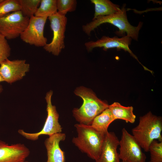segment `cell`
<instances>
[{
  "label": "cell",
  "instance_id": "cell-2",
  "mask_svg": "<svg viewBox=\"0 0 162 162\" xmlns=\"http://www.w3.org/2000/svg\"><path fill=\"white\" fill-rule=\"evenodd\" d=\"M125 4L119 12L113 14L98 16L90 22L83 25V31L88 36L91 32L102 24L109 23L118 29V34L120 36L126 34L127 36L134 40H137L140 31L142 23L140 22L137 26L131 25L128 21Z\"/></svg>",
  "mask_w": 162,
  "mask_h": 162
},
{
  "label": "cell",
  "instance_id": "cell-11",
  "mask_svg": "<svg viewBox=\"0 0 162 162\" xmlns=\"http://www.w3.org/2000/svg\"><path fill=\"white\" fill-rule=\"evenodd\" d=\"M132 39L131 38L127 35L121 38H118L116 36L110 37L103 36L100 39L95 41H90L86 42L84 45L88 52H91L94 48L97 47H102L105 51L110 48H114L122 49L128 52L140 63L137 57L129 47Z\"/></svg>",
  "mask_w": 162,
  "mask_h": 162
},
{
  "label": "cell",
  "instance_id": "cell-4",
  "mask_svg": "<svg viewBox=\"0 0 162 162\" xmlns=\"http://www.w3.org/2000/svg\"><path fill=\"white\" fill-rule=\"evenodd\" d=\"M74 126L77 136L73 138L72 142L81 151L96 160L100 154L106 133L98 131L91 125L76 124Z\"/></svg>",
  "mask_w": 162,
  "mask_h": 162
},
{
  "label": "cell",
  "instance_id": "cell-9",
  "mask_svg": "<svg viewBox=\"0 0 162 162\" xmlns=\"http://www.w3.org/2000/svg\"><path fill=\"white\" fill-rule=\"evenodd\" d=\"M47 19L35 16L30 17L27 26L20 36L21 39L30 45L44 47L47 41L44 34Z\"/></svg>",
  "mask_w": 162,
  "mask_h": 162
},
{
  "label": "cell",
  "instance_id": "cell-3",
  "mask_svg": "<svg viewBox=\"0 0 162 162\" xmlns=\"http://www.w3.org/2000/svg\"><path fill=\"white\" fill-rule=\"evenodd\" d=\"M162 118L149 112L140 117L138 124L132 129V133L142 148L148 152L153 141L162 142Z\"/></svg>",
  "mask_w": 162,
  "mask_h": 162
},
{
  "label": "cell",
  "instance_id": "cell-20",
  "mask_svg": "<svg viewBox=\"0 0 162 162\" xmlns=\"http://www.w3.org/2000/svg\"><path fill=\"white\" fill-rule=\"evenodd\" d=\"M19 10L20 7L18 0H3L0 3V18Z\"/></svg>",
  "mask_w": 162,
  "mask_h": 162
},
{
  "label": "cell",
  "instance_id": "cell-25",
  "mask_svg": "<svg viewBox=\"0 0 162 162\" xmlns=\"http://www.w3.org/2000/svg\"><path fill=\"white\" fill-rule=\"evenodd\" d=\"M3 81H4L0 75V82Z\"/></svg>",
  "mask_w": 162,
  "mask_h": 162
},
{
  "label": "cell",
  "instance_id": "cell-10",
  "mask_svg": "<svg viewBox=\"0 0 162 162\" xmlns=\"http://www.w3.org/2000/svg\"><path fill=\"white\" fill-rule=\"evenodd\" d=\"M0 65V75L4 81L10 84L23 78L30 68L29 64L25 60H10L8 58Z\"/></svg>",
  "mask_w": 162,
  "mask_h": 162
},
{
  "label": "cell",
  "instance_id": "cell-21",
  "mask_svg": "<svg viewBox=\"0 0 162 162\" xmlns=\"http://www.w3.org/2000/svg\"><path fill=\"white\" fill-rule=\"evenodd\" d=\"M148 151L151 162H162V142L153 141L149 146Z\"/></svg>",
  "mask_w": 162,
  "mask_h": 162
},
{
  "label": "cell",
  "instance_id": "cell-12",
  "mask_svg": "<svg viewBox=\"0 0 162 162\" xmlns=\"http://www.w3.org/2000/svg\"><path fill=\"white\" fill-rule=\"evenodd\" d=\"M30 153L29 149L24 144L9 145L0 140V162H22Z\"/></svg>",
  "mask_w": 162,
  "mask_h": 162
},
{
  "label": "cell",
  "instance_id": "cell-7",
  "mask_svg": "<svg viewBox=\"0 0 162 162\" xmlns=\"http://www.w3.org/2000/svg\"><path fill=\"white\" fill-rule=\"evenodd\" d=\"M29 19L24 16L20 10L0 18V34L7 39H15L20 36L26 28Z\"/></svg>",
  "mask_w": 162,
  "mask_h": 162
},
{
  "label": "cell",
  "instance_id": "cell-5",
  "mask_svg": "<svg viewBox=\"0 0 162 162\" xmlns=\"http://www.w3.org/2000/svg\"><path fill=\"white\" fill-rule=\"evenodd\" d=\"M53 94L52 90L47 92L45 99L47 103V117L44 126L39 132L35 133H27L23 130L20 129L18 133L27 139L36 140L41 135H48L49 136L54 134L61 133L62 128L58 122L59 115L55 106L51 103V97Z\"/></svg>",
  "mask_w": 162,
  "mask_h": 162
},
{
  "label": "cell",
  "instance_id": "cell-28",
  "mask_svg": "<svg viewBox=\"0 0 162 162\" xmlns=\"http://www.w3.org/2000/svg\"><path fill=\"white\" fill-rule=\"evenodd\" d=\"M22 162H28V161H25Z\"/></svg>",
  "mask_w": 162,
  "mask_h": 162
},
{
  "label": "cell",
  "instance_id": "cell-22",
  "mask_svg": "<svg viewBox=\"0 0 162 162\" xmlns=\"http://www.w3.org/2000/svg\"><path fill=\"white\" fill-rule=\"evenodd\" d=\"M57 12L65 16L68 12L75 10L77 5L76 0H56Z\"/></svg>",
  "mask_w": 162,
  "mask_h": 162
},
{
  "label": "cell",
  "instance_id": "cell-1",
  "mask_svg": "<svg viewBox=\"0 0 162 162\" xmlns=\"http://www.w3.org/2000/svg\"><path fill=\"white\" fill-rule=\"evenodd\" d=\"M75 94L80 97L83 103L79 108L73 110V116L79 124L91 125L94 118L108 108L106 101L98 98L91 90L83 87L77 88Z\"/></svg>",
  "mask_w": 162,
  "mask_h": 162
},
{
  "label": "cell",
  "instance_id": "cell-17",
  "mask_svg": "<svg viewBox=\"0 0 162 162\" xmlns=\"http://www.w3.org/2000/svg\"><path fill=\"white\" fill-rule=\"evenodd\" d=\"M114 120L111 111L107 108L94 118L91 125L98 131L106 134L109 125Z\"/></svg>",
  "mask_w": 162,
  "mask_h": 162
},
{
  "label": "cell",
  "instance_id": "cell-16",
  "mask_svg": "<svg viewBox=\"0 0 162 162\" xmlns=\"http://www.w3.org/2000/svg\"><path fill=\"white\" fill-rule=\"evenodd\" d=\"M94 6V13L92 20L100 16L113 14L120 11L119 6L109 0H91Z\"/></svg>",
  "mask_w": 162,
  "mask_h": 162
},
{
  "label": "cell",
  "instance_id": "cell-15",
  "mask_svg": "<svg viewBox=\"0 0 162 162\" xmlns=\"http://www.w3.org/2000/svg\"><path fill=\"white\" fill-rule=\"evenodd\" d=\"M108 108L111 111L115 120L120 119L125 121L127 123H134L136 116L133 113L132 106H125L117 102H115Z\"/></svg>",
  "mask_w": 162,
  "mask_h": 162
},
{
  "label": "cell",
  "instance_id": "cell-23",
  "mask_svg": "<svg viewBox=\"0 0 162 162\" xmlns=\"http://www.w3.org/2000/svg\"><path fill=\"white\" fill-rule=\"evenodd\" d=\"M10 52L11 48L7 39L0 34V64L8 58Z\"/></svg>",
  "mask_w": 162,
  "mask_h": 162
},
{
  "label": "cell",
  "instance_id": "cell-6",
  "mask_svg": "<svg viewBox=\"0 0 162 162\" xmlns=\"http://www.w3.org/2000/svg\"><path fill=\"white\" fill-rule=\"evenodd\" d=\"M53 36L51 41L43 48L46 51L56 56H58L65 47V32L67 22L65 16L58 12L48 18Z\"/></svg>",
  "mask_w": 162,
  "mask_h": 162
},
{
  "label": "cell",
  "instance_id": "cell-8",
  "mask_svg": "<svg viewBox=\"0 0 162 162\" xmlns=\"http://www.w3.org/2000/svg\"><path fill=\"white\" fill-rule=\"evenodd\" d=\"M119 157L122 161L126 162H145L146 155L134 136L125 128L122 130L119 141Z\"/></svg>",
  "mask_w": 162,
  "mask_h": 162
},
{
  "label": "cell",
  "instance_id": "cell-19",
  "mask_svg": "<svg viewBox=\"0 0 162 162\" xmlns=\"http://www.w3.org/2000/svg\"><path fill=\"white\" fill-rule=\"evenodd\" d=\"M23 15L30 18L34 16L39 6L40 0H18Z\"/></svg>",
  "mask_w": 162,
  "mask_h": 162
},
{
  "label": "cell",
  "instance_id": "cell-27",
  "mask_svg": "<svg viewBox=\"0 0 162 162\" xmlns=\"http://www.w3.org/2000/svg\"><path fill=\"white\" fill-rule=\"evenodd\" d=\"M121 162H126L123 161H122ZM151 162L150 161H149V162Z\"/></svg>",
  "mask_w": 162,
  "mask_h": 162
},
{
  "label": "cell",
  "instance_id": "cell-14",
  "mask_svg": "<svg viewBox=\"0 0 162 162\" xmlns=\"http://www.w3.org/2000/svg\"><path fill=\"white\" fill-rule=\"evenodd\" d=\"M65 134L62 133L54 134L46 138L44 145L47 151L46 162H65L64 152L61 149L59 143L64 141Z\"/></svg>",
  "mask_w": 162,
  "mask_h": 162
},
{
  "label": "cell",
  "instance_id": "cell-24",
  "mask_svg": "<svg viewBox=\"0 0 162 162\" xmlns=\"http://www.w3.org/2000/svg\"><path fill=\"white\" fill-rule=\"evenodd\" d=\"M3 88L2 85H0V93L2 92Z\"/></svg>",
  "mask_w": 162,
  "mask_h": 162
},
{
  "label": "cell",
  "instance_id": "cell-18",
  "mask_svg": "<svg viewBox=\"0 0 162 162\" xmlns=\"http://www.w3.org/2000/svg\"><path fill=\"white\" fill-rule=\"evenodd\" d=\"M57 12L56 0H40L39 6L34 16L48 18Z\"/></svg>",
  "mask_w": 162,
  "mask_h": 162
},
{
  "label": "cell",
  "instance_id": "cell-13",
  "mask_svg": "<svg viewBox=\"0 0 162 162\" xmlns=\"http://www.w3.org/2000/svg\"><path fill=\"white\" fill-rule=\"evenodd\" d=\"M119 140L113 132L105 134L101 152L96 162H121L117 148Z\"/></svg>",
  "mask_w": 162,
  "mask_h": 162
},
{
  "label": "cell",
  "instance_id": "cell-26",
  "mask_svg": "<svg viewBox=\"0 0 162 162\" xmlns=\"http://www.w3.org/2000/svg\"><path fill=\"white\" fill-rule=\"evenodd\" d=\"M3 1V0H0V3H1Z\"/></svg>",
  "mask_w": 162,
  "mask_h": 162
}]
</instances>
